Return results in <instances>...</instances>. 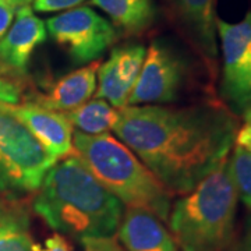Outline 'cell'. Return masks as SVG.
Here are the masks:
<instances>
[{"label":"cell","instance_id":"obj_1","mask_svg":"<svg viewBox=\"0 0 251 251\" xmlns=\"http://www.w3.org/2000/svg\"><path fill=\"white\" fill-rule=\"evenodd\" d=\"M237 130V116L215 102L126 106L113 127L155 177L181 196L229 156Z\"/></svg>","mask_w":251,"mask_h":251},{"label":"cell","instance_id":"obj_2","mask_svg":"<svg viewBox=\"0 0 251 251\" xmlns=\"http://www.w3.org/2000/svg\"><path fill=\"white\" fill-rule=\"evenodd\" d=\"M34 211L56 233L81 242L115 236L125 205L72 152L46 173L34 200Z\"/></svg>","mask_w":251,"mask_h":251},{"label":"cell","instance_id":"obj_3","mask_svg":"<svg viewBox=\"0 0 251 251\" xmlns=\"http://www.w3.org/2000/svg\"><path fill=\"white\" fill-rule=\"evenodd\" d=\"M239 193L229 156L171 208L168 225L181 251H224L236 236Z\"/></svg>","mask_w":251,"mask_h":251},{"label":"cell","instance_id":"obj_4","mask_svg":"<svg viewBox=\"0 0 251 251\" xmlns=\"http://www.w3.org/2000/svg\"><path fill=\"white\" fill-rule=\"evenodd\" d=\"M73 152L123 205L148 211L168 224L173 194L119 138L74 131Z\"/></svg>","mask_w":251,"mask_h":251},{"label":"cell","instance_id":"obj_5","mask_svg":"<svg viewBox=\"0 0 251 251\" xmlns=\"http://www.w3.org/2000/svg\"><path fill=\"white\" fill-rule=\"evenodd\" d=\"M56 161L6 105H0V191L7 197L38 191Z\"/></svg>","mask_w":251,"mask_h":251},{"label":"cell","instance_id":"obj_6","mask_svg":"<svg viewBox=\"0 0 251 251\" xmlns=\"http://www.w3.org/2000/svg\"><path fill=\"white\" fill-rule=\"evenodd\" d=\"M222 49L221 97L232 113L242 115L251 106V10L239 23L218 18Z\"/></svg>","mask_w":251,"mask_h":251},{"label":"cell","instance_id":"obj_7","mask_svg":"<svg viewBox=\"0 0 251 251\" xmlns=\"http://www.w3.org/2000/svg\"><path fill=\"white\" fill-rule=\"evenodd\" d=\"M46 31L78 64L92 63L116 39V29L90 7H75L49 18Z\"/></svg>","mask_w":251,"mask_h":251},{"label":"cell","instance_id":"obj_8","mask_svg":"<svg viewBox=\"0 0 251 251\" xmlns=\"http://www.w3.org/2000/svg\"><path fill=\"white\" fill-rule=\"evenodd\" d=\"M187 77V66L177 52L162 41H153L127 106L169 105L177 100Z\"/></svg>","mask_w":251,"mask_h":251},{"label":"cell","instance_id":"obj_9","mask_svg":"<svg viewBox=\"0 0 251 251\" xmlns=\"http://www.w3.org/2000/svg\"><path fill=\"white\" fill-rule=\"evenodd\" d=\"M6 106L20 122L27 126L54 161H60L73 152L74 128L63 112L48 109L38 102Z\"/></svg>","mask_w":251,"mask_h":251},{"label":"cell","instance_id":"obj_10","mask_svg":"<svg viewBox=\"0 0 251 251\" xmlns=\"http://www.w3.org/2000/svg\"><path fill=\"white\" fill-rule=\"evenodd\" d=\"M169 4L191 45L214 70L218 57L216 0H169Z\"/></svg>","mask_w":251,"mask_h":251},{"label":"cell","instance_id":"obj_11","mask_svg":"<svg viewBox=\"0 0 251 251\" xmlns=\"http://www.w3.org/2000/svg\"><path fill=\"white\" fill-rule=\"evenodd\" d=\"M16 10L11 25L0 39V62L11 72L25 73L34 50L46 41L48 31L31 6Z\"/></svg>","mask_w":251,"mask_h":251},{"label":"cell","instance_id":"obj_12","mask_svg":"<svg viewBox=\"0 0 251 251\" xmlns=\"http://www.w3.org/2000/svg\"><path fill=\"white\" fill-rule=\"evenodd\" d=\"M117 237L127 251H181L165 222L137 208H126Z\"/></svg>","mask_w":251,"mask_h":251},{"label":"cell","instance_id":"obj_13","mask_svg":"<svg viewBox=\"0 0 251 251\" xmlns=\"http://www.w3.org/2000/svg\"><path fill=\"white\" fill-rule=\"evenodd\" d=\"M100 62L90 63L69 73L54 84L45 95H38L35 102L57 112H70L90 100L97 90V74Z\"/></svg>","mask_w":251,"mask_h":251},{"label":"cell","instance_id":"obj_14","mask_svg":"<svg viewBox=\"0 0 251 251\" xmlns=\"http://www.w3.org/2000/svg\"><path fill=\"white\" fill-rule=\"evenodd\" d=\"M27 205L13 197L0 198V251H32Z\"/></svg>","mask_w":251,"mask_h":251},{"label":"cell","instance_id":"obj_15","mask_svg":"<svg viewBox=\"0 0 251 251\" xmlns=\"http://www.w3.org/2000/svg\"><path fill=\"white\" fill-rule=\"evenodd\" d=\"M91 3L128 34L145 31L152 25L156 16L152 0H91Z\"/></svg>","mask_w":251,"mask_h":251},{"label":"cell","instance_id":"obj_16","mask_svg":"<svg viewBox=\"0 0 251 251\" xmlns=\"http://www.w3.org/2000/svg\"><path fill=\"white\" fill-rule=\"evenodd\" d=\"M74 131L87 135L109 134L119 119V110L105 99H90L78 108L64 112Z\"/></svg>","mask_w":251,"mask_h":251},{"label":"cell","instance_id":"obj_17","mask_svg":"<svg viewBox=\"0 0 251 251\" xmlns=\"http://www.w3.org/2000/svg\"><path fill=\"white\" fill-rule=\"evenodd\" d=\"M229 162L239 200L251 212V125L244 123L239 127Z\"/></svg>","mask_w":251,"mask_h":251},{"label":"cell","instance_id":"obj_18","mask_svg":"<svg viewBox=\"0 0 251 251\" xmlns=\"http://www.w3.org/2000/svg\"><path fill=\"white\" fill-rule=\"evenodd\" d=\"M145 54L147 48L143 45L119 46L112 50L106 60L119 84L128 94V98L143 69Z\"/></svg>","mask_w":251,"mask_h":251},{"label":"cell","instance_id":"obj_19","mask_svg":"<svg viewBox=\"0 0 251 251\" xmlns=\"http://www.w3.org/2000/svg\"><path fill=\"white\" fill-rule=\"evenodd\" d=\"M9 72L0 62V105H18L21 100V87L14 80L4 77Z\"/></svg>","mask_w":251,"mask_h":251},{"label":"cell","instance_id":"obj_20","mask_svg":"<svg viewBox=\"0 0 251 251\" xmlns=\"http://www.w3.org/2000/svg\"><path fill=\"white\" fill-rule=\"evenodd\" d=\"M85 0H34L32 10L38 13H56V11H67L72 10Z\"/></svg>","mask_w":251,"mask_h":251},{"label":"cell","instance_id":"obj_21","mask_svg":"<svg viewBox=\"0 0 251 251\" xmlns=\"http://www.w3.org/2000/svg\"><path fill=\"white\" fill-rule=\"evenodd\" d=\"M81 244L85 251H127L115 236L110 237H87Z\"/></svg>","mask_w":251,"mask_h":251},{"label":"cell","instance_id":"obj_22","mask_svg":"<svg viewBox=\"0 0 251 251\" xmlns=\"http://www.w3.org/2000/svg\"><path fill=\"white\" fill-rule=\"evenodd\" d=\"M224 251H251V214L243 225L242 232L234 236Z\"/></svg>","mask_w":251,"mask_h":251},{"label":"cell","instance_id":"obj_23","mask_svg":"<svg viewBox=\"0 0 251 251\" xmlns=\"http://www.w3.org/2000/svg\"><path fill=\"white\" fill-rule=\"evenodd\" d=\"M32 251H73L66 237L59 233L48 237L44 243H34Z\"/></svg>","mask_w":251,"mask_h":251},{"label":"cell","instance_id":"obj_24","mask_svg":"<svg viewBox=\"0 0 251 251\" xmlns=\"http://www.w3.org/2000/svg\"><path fill=\"white\" fill-rule=\"evenodd\" d=\"M16 10L7 7V6H0V39L6 34V31L11 25L13 20H14Z\"/></svg>","mask_w":251,"mask_h":251},{"label":"cell","instance_id":"obj_25","mask_svg":"<svg viewBox=\"0 0 251 251\" xmlns=\"http://www.w3.org/2000/svg\"><path fill=\"white\" fill-rule=\"evenodd\" d=\"M34 0H11L10 4H11V9H18L21 6H29V3H32Z\"/></svg>","mask_w":251,"mask_h":251},{"label":"cell","instance_id":"obj_26","mask_svg":"<svg viewBox=\"0 0 251 251\" xmlns=\"http://www.w3.org/2000/svg\"><path fill=\"white\" fill-rule=\"evenodd\" d=\"M243 119H244V123L251 125V106L243 113Z\"/></svg>","mask_w":251,"mask_h":251},{"label":"cell","instance_id":"obj_27","mask_svg":"<svg viewBox=\"0 0 251 251\" xmlns=\"http://www.w3.org/2000/svg\"><path fill=\"white\" fill-rule=\"evenodd\" d=\"M10 1H11V0H0V6H7V7H11Z\"/></svg>","mask_w":251,"mask_h":251}]
</instances>
